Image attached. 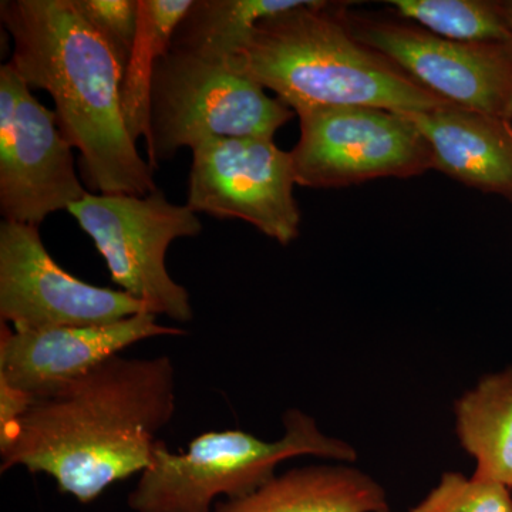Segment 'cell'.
Masks as SVG:
<instances>
[{
    "mask_svg": "<svg viewBox=\"0 0 512 512\" xmlns=\"http://www.w3.org/2000/svg\"><path fill=\"white\" fill-rule=\"evenodd\" d=\"M175 413V370L168 356H114L72 386L37 400L0 446L2 467L46 474L89 504L110 485L143 473L157 434Z\"/></svg>",
    "mask_w": 512,
    "mask_h": 512,
    "instance_id": "cell-1",
    "label": "cell"
},
{
    "mask_svg": "<svg viewBox=\"0 0 512 512\" xmlns=\"http://www.w3.org/2000/svg\"><path fill=\"white\" fill-rule=\"evenodd\" d=\"M0 18L13 39V66L29 89L55 101L57 126L80 153L94 194L158 190L121 110L124 67L73 0H3Z\"/></svg>",
    "mask_w": 512,
    "mask_h": 512,
    "instance_id": "cell-2",
    "label": "cell"
},
{
    "mask_svg": "<svg viewBox=\"0 0 512 512\" xmlns=\"http://www.w3.org/2000/svg\"><path fill=\"white\" fill-rule=\"evenodd\" d=\"M342 3L306 0L269 16L229 64L295 111L375 107L410 113L450 106L397 64L355 39Z\"/></svg>",
    "mask_w": 512,
    "mask_h": 512,
    "instance_id": "cell-3",
    "label": "cell"
},
{
    "mask_svg": "<svg viewBox=\"0 0 512 512\" xmlns=\"http://www.w3.org/2000/svg\"><path fill=\"white\" fill-rule=\"evenodd\" d=\"M285 434L268 441L247 431H208L191 441L184 453L168 450L158 440L150 466L128 494L133 512H212L224 501L247 497L276 476L282 461L315 456L353 463L357 451L329 437L302 410L284 414Z\"/></svg>",
    "mask_w": 512,
    "mask_h": 512,
    "instance_id": "cell-4",
    "label": "cell"
},
{
    "mask_svg": "<svg viewBox=\"0 0 512 512\" xmlns=\"http://www.w3.org/2000/svg\"><path fill=\"white\" fill-rule=\"evenodd\" d=\"M295 116L244 74L171 47L151 84L148 164L154 170L180 148L210 138H274Z\"/></svg>",
    "mask_w": 512,
    "mask_h": 512,
    "instance_id": "cell-5",
    "label": "cell"
},
{
    "mask_svg": "<svg viewBox=\"0 0 512 512\" xmlns=\"http://www.w3.org/2000/svg\"><path fill=\"white\" fill-rule=\"evenodd\" d=\"M67 211L93 239L120 291L153 315L180 323L194 318L190 293L168 274L165 258L175 239L201 234L197 212L173 204L160 190L144 197L89 191Z\"/></svg>",
    "mask_w": 512,
    "mask_h": 512,
    "instance_id": "cell-6",
    "label": "cell"
},
{
    "mask_svg": "<svg viewBox=\"0 0 512 512\" xmlns=\"http://www.w3.org/2000/svg\"><path fill=\"white\" fill-rule=\"evenodd\" d=\"M301 137L291 154L296 185L342 188L377 178H410L433 168L412 121L375 107L299 111Z\"/></svg>",
    "mask_w": 512,
    "mask_h": 512,
    "instance_id": "cell-7",
    "label": "cell"
},
{
    "mask_svg": "<svg viewBox=\"0 0 512 512\" xmlns=\"http://www.w3.org/2000/svg\"><path fill=\"white\" fill-rule=\"evenodd\" d=\"M55 111L30 93L12 63L0 67V214L35 225L87 194Z\"/></svg>",
    "mask_w": 512,
    "mask_h": 512,
    "instance_id": "cell-8",
    "label": "cell"
},
{
    "mask_svg": "<svg viewBox=\"0 0 512 512\" xmlns=\"http://www.w3.org/2000/svg\"><path fill=\"white\" fill-rule=\"evenodd\" d=\"M349 32L448 103L512 123V40L463 43L343 8Z\"/></svg>",
    "mask_w": 512,
    "mask_h": 512,
    "instance_id": "cell-9",
    "label": "cell"
},
{
    "mask_svg": "<svg viewBox=\"0 0 512 512\" xmlns=\"http://www.w3.org/2000/svg\"><path fill=\"white\" fill-rule=\"evenodd\" d=\"M191 150L187 205L192 211L248 222L282 245L299 237L291 154L274 138H210Z\"/></svg>",
    "mask_w": 512,
    "mask_h": 512,
    "instance_id": "cell-10",
    "label": "cell"
},
{
    "mask_svg": "<svg viewBox=\"0 0 512 512\" xmlns=\"http://www.w3.org/2000/svg\"><path fill=\"white\" fill-rule=\"evenodd\" d=\"M148 312L123 291L87 284L47 252L39 227L0 224V320L15 332L106 325Z\"/></svg>",
    "mask_w": 512,
    "mask_h": 512,
    "instance_id": "cell-11",
    "label": "cell"
},
{
    "mask_svg": "<svg viewBox=\"0 0 512 512\" xmlns=\"http://www.w3.org/2000/svg\"><path fill=\"white\" fill-rule=\"evenodd\" d=\"M0 330V380L33 402L63 392L141 340L187 335L184 329L160 325L148 312L106 325L19 333L2 323Z\"/></svg>",
    "mask_w": 512,
    "mask_h": 512,
    "instance_id": "cell-12",
    "label": "cell"
},
{
    "mask_svg": "<svg viewBox=\"0 0 512 512\" xmlns=\"http://www.w3.org/2000/svg\"><path fill=\"white\" fill-rule=\"evenodd\" d=\"M402 114L429 146L434 170L512 201V123L456 104Z\"/></svg>",
    "mask_w": 512,
    "mask_h": 512,
    "instance_id": "cell-13",
    "label": "cell"
},
{
    "mask_svg": "<svg viewBox=\"0 0 512 512\" xmlns=\"http://www.w3.org/2000/svg\"><path fill=\"white\" fill-rule=\"evenodd\" d=\"M212 512H390V505L375 478L342 464L293 468Z\"/></svg>",
    "mask_w": 512,
    "mask_h": 512,
    "instance_id": "cell-14",
    "label": "cell"
},
{
    "mask_svg": "<svg viewBox=\"0 0 512 512\" xmlns=\"http://www.w3.org/2000/svg\"><path fill=\"white\" fill-rule=\"evenodd\" d=\"M461 447L474 476L512 490V367L484 376L454 404Z\"/></svg>",
    "mask_w": 512,
    "mask_h": 512,
    "instance_id": "cell-15",
    "label": "cell"
},
{
    "mask_svg": "<svg viewBox=\"0 0 512 512\" xmlns=\"http://www.w3.org/2000/svg\"><path fill=\"white\" fill-rule=\"evenodd\" d=\"M306 0H194L173 37V49L229 66L261 20Z\"/></svg>",
    "mask_w": 512,
    "mask_h": 512,
    "instance_id": "cell-16",
    "label": "cell"
},
{
    "mask_svg": "<svg viewBox=\"0 0 512 512\" xmlns=\"http://www.w3.org/2000/svg\"><path fill=\"white\" fill-rule=\"evenodd\" d=\"M194 0H138V28L121 83V110L131 138L151 137V84L157 63L173 46L175 30Z\"/></svg>",
    "mask_w": 512,
    "mask_h": 512,
    "instance_id": "cell-17",
    "label": "cell"
},
{
    "mask_svg": "<svg viewBox=\"0 0 512 512\" xmlns=\"http://www.w3.org/2000/svg\"><path fill=\"white\" fill-rule=\"evenodd\" d=\"M397 13L433 35L463 43L510 42L512 30L500 2L488 0H390Z\"/></svg>",
    "mask_w": 512,
    "mask_h": 512,
    "instance_id": "cell-18",
    "label": "cell"
},
{
    "mask_svg": "<svg viewBox=\"0 0 512 512\" xmlns=\"http://www.w3.org/2000/svg\"><path fill=\"white\" fill-rule=\"evenodd\" d=\"M409 512H512V490L474 474L448 471Z\"/></svg>",
    "mask_w": 512,
    "mask_h": 512,
    "instance_id": "cell-19",
    "label": "cell"
},
{
    "mask_svg": "<svg viewBox=\"0 0 512 512\" xmlns=\"http://www.w3.org/2000/svg\"><path fill=\"white\" fill-rule=\"evenodd\" d=\"M73 5L126 70L136 42L138 0H73Z\"/></svg>",
    "mask_w": 512,
    "mask_h": 512,
    "instance_id": "cell-20",
    "label": "cell"
},
{
    "mask_svg": "<svg viewBox=\"0 0 512 512\" xmlns=\"http://www.w3.org/2000/svg\"><path fill=\"white\" fill-rule=\"evenodd\" d=\"M33 403L28 394L0 380V446L10 439Z\"/></svg>",
    "mask_w": 512,
    "mask_h": 512,
    "instance_id": "cell-21",
    "label": "cell"
},
{
    "mask_svg": "<svg viewBox=\"0 0 512 512\" xmlns=\"http://www.w3.org/2000/svg\"><path fill=\"white\" fill-rule=\"evenodd\" d=\"M501 12H503L504 19L507 20L508 26L512 30V0H504L500 2Z\"/></svg>",
    "mask_w": 512,
    "mask_h": 512,
    "instance_id": "cell-22",
    "label": "cell"
}]
</instances>
